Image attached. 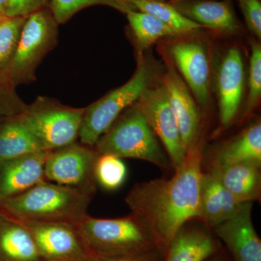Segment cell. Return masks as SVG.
I'll return each mask as SVG.
<instances>
[{
  "mask_svg": "<svg viewBox=\"0 0 261 261\" xmlns=\"http://www.w3.org/2000/svg\"><path fill=\"white\" fill-rule=\"evenodd\" d=\"M94 5H104L126 15L136 10L128 0H50L49 8L58 25L65 23L80 10Z\"/></svg>",
  "mask_w": 261,
  "mask_h": 261,
  "instance_id": "25",
  "label": "cell"
},
{
  "mask_svg": "<svg viewBox=\"0 0 261 261\" xmlns=\"http://www.w3.org/2000/svg\"><path fill=\"white\" fill-rule=\"evenodd\" d=\"M217 249V243L206 226L188 222L168 245L166 261H205L216 253Z\"/></svg>",
  "mask_w": 261,
  "mask_h": 261,
  "instance_id": "18",
  "label": "cell"
},
{
  "mask_svg": "<svg viewBox=\"0 0 261 261\" xmlns=\"http://www.w3.org/2000/svg\"><path fill=\"white\" fill-rule=\"evenodd\" d=\"M247 28L255 39L261 38L260 0H238Z\"/></svg>",
  "mask_w": 261,
  "mask_h": 261,
  "instance_id": "30",
  "label": "cell"
},
{
  "mask_svg": "<svg viewBox=\"0 0 261 261\" xmlns=\"http://www.w3.org/2000/svg\"><path fill=\"white\" fill-rule=\"evenodd\" d=\"M47 150L17 116L0 120V163Z\"/></svg>",
  "mask_w": 261,
  "mask_h": 261,
  "instance_id": "22",
  "label": "cell"
},
{
  "mask_svg": "<svg viewBox=\"0 0 261 261\" xmlns=\"http://www.w3.org/2000/svg\"><path fill=\"white\" fill-rule=\"evenodd\" d=\"M136 105L162 142L173 170L177 169L186 159L187 151L162 82L159 86L146 89Z\"/></svg>",
  "mask_w": 261,
  "mask_h": 261,
  "instance_id": "9",
  "label": "cell"
},
{
  "mask_svg": "<svg viewBox=\"0 0 261 261\" xmlns=\"http://www.w3.org/2000/svg\"><path fill=\"white\" fill-rule=\"evenodd\" d=\"M136 10L155 17L176 32L178 37L196 34L201 25L185 18L168 3V0H128Z\"/></svg>",
  "mask_w": 261,
  "mask_h": 261,
  "instance_id": "24",
  "label": "cell"
},
{
  "mask_svg": "<svg viewBox=\"0 0 261 261\" xmlns=\"http://www.w3.org/2000/svg\"><path fill=\"white\" fill-rule=\"evenodd\" d=\"M162 78L168 100L181 135L187 153L200 139L201 116L191 91L178 73L171 59Z\"/></svg>",
  "mask_w": 261,
  "mask_h": 261,
  "instance_id": "13",
  "label": "cell"
},
{
  "mask_svg": "<svg viewBox=\"0 0 261 261\" xmlns=\"http://www.w3.org/2000/svg\"><path fill=\"white\" fill-rule=\"evenodd\" d=\"M27 106L16 93L9 77L0 74V118L18 116Z\"/></svg>",
  "mask_w": 261,
  "mask_h": 261,
  "instance_id": "29",
  "label": "cell"
},
{
  "mask_svg": "<svg viewBox=\"0 0 261 261\" xmlns=\"http://www.w3.org/2000/svg\"><path fill=\"white\" fill-rule=\"evenodd\" d=\"M15 220L31 233L43 261H88L92 257L72 225Z\"/></svg>",
  "mask_w": 261,
  "mask_h": 261,
  "instance_id": "11",
  "label": "cell"
},
{
  "mask_svg": "<svg viewBox=\"0 0 261 261\" xmlns=\"http://www.w3.org/2000/svg\"><path fill=\"white\" fill-rule=\"evenodd\" d=\"M188 20L221 35H236L243 25L231 0H168Z\"/></svg>",
  "mask_w": 261,
  "mask_h": 261,
  "instance_id": "14",
  "label": "cell"
},
{
  "mask_svg": "<svg viewBox=\"0 0 261 261\" xmlns=\"http://www.w3.org/2000/svg\"><path fill=\"white\" fill-rule=\"evenodd\" d=\"M1 165H2V163H0V166H1Z\"/></svg>",
  "mask_w": 261,
  "mask_h": 261,
  "instance_id": "36",
  "label": "cell"
},
{
  "mask_svg": "<svg viewBox=\"0 0 261 261\" xmlns=\"http://www.w3.org/2000/svg\"><path fill=\"white\" fill-rule=\"evenodd\" d=\"M94 147L99 154L141 160L161 169L173 170L167 153L136 102L118 117Z\"/></svg>",
  "mask_w": 261,
  "mask_h": 261,
  "instance_id": "4",
  "label": "cell"
},
{
  "mask_svg": "<svg viewBox=\"0 0 261 261\" xmlns=\"http://www.w3.org/2000/svg\"><path fill=\"white\" fill-rule=\"evenodd\" d=\"M215 73L221 125L230 126L238 116L243 100L245 65L240 48L226 49L218 61Z\"/></svg>",
  "mask_w": 261,
  "mask_h": 261,
  "instance_id": "12",
  "label": "cell"
},
{
  "mask_svg": "<svg viewBox=\"0 0 261 261\" xmlns=\"http://www.w3.org/2000/svg\"><path fill=\"white\" fill-rule=\"evenodd\" d=\"M205 261H225L222 257H215V258L210 259Z\"/></svg>",
  "mask_w": 261,
  "mask_h": 261,
  "instance_id": "34",
  "label": "cell"
},
{
  "mask_svg": "<svg viewBox=\"0 0 261 261\" xmlns=\"http://www.w3.org/2000/svg\"><path fill=\"white\" fill-rule=\"evenodd\" d=\"M58 37V23L49 8H43L27 17L8 71L15 87L36 80L38 65L56 47Z\"/></svg>",
  "mask_w": 261,
  "mask_h": 261,
  "instance_id": "7",
  "label": "cell"
},
{
  "mask_svg": "<svg viewBox=\"0 0 261 261\" xmlns=\"http://www.w3.org/2000/svg\"><path fill=\"white\" fill-rule=\"evenodd\" d=\"M50 152L40 151L2 163L0 201L23 193L45 179L44 166Z\"/></svg>",
  "mask_w": 261,
  "mask_h": 261,
  "instance_id": "16",
  "label": "cell"
},
{
  "mask_svg": "<svg viewBox=\"0 0 261 261\" xmlns=\"http://www.w3.org/2000/svg\"><path fill=\"white\" fill-rule=\"evenodd\" d=\"M154 68L141 56L133 76L93 104L84 108L81 126L80 142L94 147L96 142L126 108L135 104L146 89L150 87Z\"/></svg>",
  "mask_w": 261,
  "mask_h": 261,
  "instance_id": "5",
  "label": "cell"
},
{
  "mask_svg": "<svg viewBox=\"0 0 261 261\" xmlns=\"http://www.w3.org/2000/svg\"><path fill=\"white\" fill-rule=\"evenodd\" d=\"M50 0H8L5 16L27 17L48 8Z\"/></svg>",
  "mask_w": 261,
  "mask_h": 261,
  "instance_id": "31",
  "label": "cell"
},
{
  "mask_svg": "<svg viewBox=\"0 0 261 261\" xmlns=\"http://www.w3.org/2000/svg\"><path fill=\"white\" fill-rule=\"evenodd\" d=\"M240 202L214 175L202 173L200 192L199 220L214 229L233 217L240 210Z\"/></svg>",
  "mask_w": 261,
  "mask_h": 261,
  "instance_id": "17",
  "label": "cell"
},
{
  "mask_svg": "<svg viewBox=\"0 0 261 261\" xmlns=\"http://www.w3.org/2000/svg\"><path fill=\"white\" fill-rule=\"evenodd\" d=\"M253 163L261 166V123H251L233 139L215 151L209 166L236 163Z\"/></svg>",
  "mask_w": 261,
  "mask_h": 261,
  "instance_id": "20",
  "label": "cell"
},
{
  "mask_svg": "<svg viewBox=\"0 0 261 261\" xmlns=\"http://www.w3.org/2000/svg\"><path fill=\"white\" fill-rule=\"evenodd\" d=\"M84 108L64 106L58 100L38 97L17 116L47 150L74 143L79 138Z\"/></svg>",
  "mask_w": 261,
  "mask_h": 261,
  "instance_id": "6",
  "label": "cell"
},
{
  "mask_svg": "<svg viewBox=\"0 0 261 261\" xmlns=\"http://www.w3.org/2000/svg\"><path fill=\"white\" fill-rule=\"evenodd\" d=\"M261 166L242 163L226 166H209L208 172L240 202H253L260 200Z\"/></svg>",
  "mask_w": 261,
  "mask_h": 261,
  "instance_id": "19",
  "label": "cell"
},
{
  "mask_svg": "<svg viewBox=\"0 0 261 261\" xmlns=\"http://www.w3.org/2000/svg\"><path fill=\"white\" fill-rule=\"evenodd\" d=\"M73 226L91 257L163 252L148 230L132 214L118 219H99L87 215Z\"/></svg>",
  "mask_w": 261,
  "mask_h": 261,
  "instance_id": "3",
  "label": "cell"
},
{
  "mask_svg": "<svg viewBox=\"0 0 261 261\" xmlns=\"http://www.w3.org/2000/svg\"><path fill=\"white\" fill-rule=\"evenodd\" d=\"M161 251L149 252L140 255L114 257H92L88 261H160Z\"/></svg>",
  "mask_w": 261,
  "mask_h": 261,
  "instance_id": "32",
  "label": "cell"
},
{
  "mask_svg": "<svg viewBox=\"0 0 261 261\" xmlns=\"http://www.w3.org/2000/svg\"><path fill=\"white\" fill-rule=\"evenodd\" d=\"M1 119H2V118H0V120H1Z\"/></svg>",
  "mask_w": 261,
  "mask_h": 261,
  "instance_id": "37",
  "label": "cell"
},
{
  "mask_svg": "<svg viewBox=\"0 0 261 261\" xmlns=\"http://www.w3.org/2000/svg\"><path fill=\"white\" fill-rule=\"evenodd\" d=\"M192 35L171 42L166 53L196 99L206 106L210 96V58L205 43Z\"/></svg>",
  "mask_w": 261,
  "mask_h": 261,
  "instance_id": "10",
  "label": "cell"
},
{
  "mask_svg": "<svg viewBox=\"0 0 261 261\" xmlns=\"http://www.w3.org/2000/svg\"><path fill=\"white\" fill-rule=\"evenodd\" d=\"M99 152L94 147L74 143L51 150L44 166V178L93 197L97 191L94 168Z\"/></svg>",
  "mask_w": 261,
  "mask_h": 261,
  "instance_id": "8",
  "label": "cell"
},
{
  "mask_svg": "<svg viewBox=\"0 0 261 261\" xmlns=\"http://www.w3.org/2000/svg\"><path fill=\"white\" fill-rule=\"evenodd\" d=\"M252 202H243L233 217L214 228L234 261H261V242L252 219Z\"/></svg>",
  "mask_w": 261,
  "mask_h": 261,
  "instance_id": "15",
  "label": "cell"
},
{
  "mask_svg": "<svg viewBox=\"0 0 261 261\" xmlns=\"http://www.w3.org/2000/svg\"><path fill=\"white\" fill-rule=\"evenodd\" d=\"M5 16H3V17H0V20H1V19H3V18H4Z\"/></svg>",
  "mask_w": 261,
  "mask_h": 261,
  "instance_id": "35",
  "label": "cell"
},
{
  "mask_svg": "<svg viewBox=\"0 0 261 261\" xmlns=\"http://www.w3.org/2000/svg\"><path fill=\"white\" fill-rule=\"evenodd\" d=\"M0 261H43L28 230L0 212Z\"/></svg>",
  "mask_w": 261,
  "mask_h": 261,
  "instance_id": "21",
  "label": "cell"
},
{
  "mask_svg": "<svg viewBox=\"0 0 261 261\" xmlns=\"http://www.w3.org/2000/svg\"><path fill=\"white\" fill-rule=\"evenodd\" d=\"M251 55L249 65L248 96L243 113L247 119L255 111L261 97V47L257 41H251Z\"/></svg>",
  "mask_w": 261,
  "mask_h": 261,
  "instance_id": "28",
  "label": "cell"
},
{
  "mask_svg": "<svg viewBox=\"0 0 261 261\" xmlns=\"http://www.w3.org/2000/svg\"><path fill=\"white\" fill-rule=\"evenodd\" d=\"M202 159L200 139L172 178L136 184L125 197L130 214L148 230L163 252L184 225L199 220Z\"/></svg>",
  "mask_w": 261,
  "mask_h": 261,
  "instance_id": "1",
  "label": "cell"
},
{
  "mask_svg": "<svg viewBox=\"0 0 261 261\" xmlns=\"http://www.w3.org/2000/svg\"><path fill=\"white\" fill-rule=\"evenodd\" d=\"M97 185L108 191H115L124 184L127 168L120 158L110 154H99L94 168Z\"/></svg>",
  "mask_w": 261,
  "mask_h": 261,
  "instance_id": "27",
  "label": "cell"
},
{
  "mask_svg": "<svg viewBox=\"0 0 261 261\" xmlns=\"http://www.w3.org/2000/svg\"><path fill=\"white\" fill-rule=\"evenodd\" d=\"M8 0H0V17L5 16Z\"/></svg>",
  "mask_w": 261,
  "mask_h": 261,
  "instance_id": "33",
  "label": "cell"
},
{
  "mask_svg": "<svg viewBox=\"0 0 261 261\" xmlns=\"http://www.w3.org/2000/svg\"><path fill=\"white\" fill-rule=\"evenodd\" d=\"M92 197L44 179L23 193L0 201V212L18 220L74 226L84 216Z\"/></svg>",
  "mask_w": 261,
  "mask_h": 261,
  "instance_id": "2",
  "label": "cell"
},
{
  "mask_svg": "<svg viewBox=\"0 0 261 261\" xmlns=\"http://www.w3.org/2000/svg\"><path fill=\"white\" fill-rule=\"evenodd\" d=\"M126 15L137 50L141 56L144 51L163 38L179 37L172 29L148 13L132 10Z\"/></svg>",
  "mask_w": 261,
  "mask_h": 261,
  "instance_id": "23",
  "label": "cell"
},
{
  "mask_svg": "<svg viewBox=\"0 0 261 261\" xmlns=\"http://www.w3.org/2000/svg\"><path fill=\"white\" fill-rule=\"evenodd\" d=\"M27 17H7L0 20V74L8 75L22 27Z\"/></svg>",
  "mask_w": 261,
  "mask_h": 261,
  "instance_id": "26",
  "label": "cell"
}]
</instances>
